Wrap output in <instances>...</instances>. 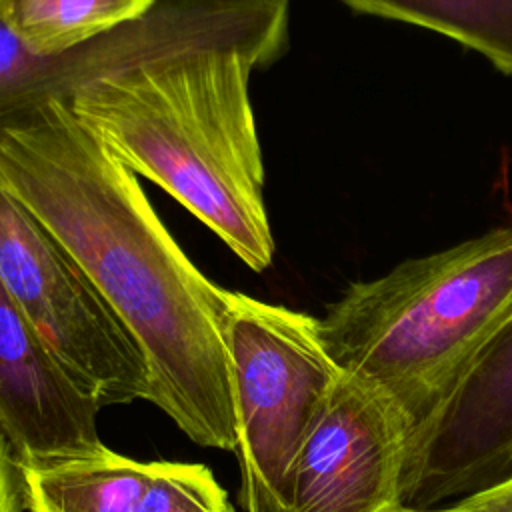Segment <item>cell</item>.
I'll return each instance as SVG.
<instances>
[{
    "label": "cell",
    "mask_w": 512,
    "mask_h": 512,
    "mask_svg": "<svg viewBox=\"0 0 512 512\" xmlns=\"http://www.w3.org/2000/svg\"><path fill=\"white\" fill-rule=\"evenodd\" d=\"M0 186L76 258L138 344L150 402L204 448L234 450L224 288L166 230L134 172L52 100L0 132Z\"/></svg>",
    "instance_id": "cell-1"
},
{
    "label": "cell",
    "mask_w": 512,
    "mask_h": 512,
    "mask_svg": "<svg viewBox=\"0 0 512 512\" xmlns=\"http://www.w3.org/2000/svg\"><path fill=\"white\" fill-rule=\"evenodd\" d=\"M282 52L196 48L80 86L68 104L102 148L204 222L248 268L274 258L250 78Z\"/></svg>",
    "instance_id": "cell-2"
},
{
    "label": "cell",
    "mask_w": 512,
    "mask_h": 512,
    "mask_svg": "<svg viewBox=\"0 0 512 512\" xmlns=\"http://www.w3.org/2000/svg\"><path fill=\"white\" fill-rule=\"evenodd\" d=\"M510 314L512 226L350 284L320 334L338 368L388 398L414 436Z\"/></svg>",
    "instance_id": "cell-3"
},
{
    "label": "cell",
    "mask_w": 512,
    "mask_h": 512,
    "mask_svg": "<svg viewBox=\"0 0 512 512\" xmlns=\"http://www.w3.org/2000/svg\"><path fill=\"white\" fill-rule=\"evenodd\" d=\"M228 356L244 512H284L298 452L342 370L320 318L224 290Z\"/></svg>",
    "instance_id": "cell-4"
},
{
    "label": "cell",
    "mask_w": 512,
    "mask_h": 512,
    "mask_svg": "<svg viewBox=\"0 0 512 512\" xmlns=\"http://www.w3.org/2000/svg\"><path fill=\"white\" fill-rule=\"evenodd\" d=\"M0 282L64 372L100 408L150 402L146 360L60 240L0 186Z\"/></svg>",
    "instance_id": "cell-5"
},
{
    "label": "cell",
    "mask_w": 512,
    "mask_h": 512,
    "mask_svg": "<svg viewBox=\"0 0 512 512\" xmlns=\"http://www.w3.org/2000/svg\"><path fill=\"white\" fill-rule=\"evenodd\" d=\"M290 0H160L144 18L86 46L38 54L0 16V132L80 86L164 56L258 44L284 52Z\"/></svg>",
    "instance_id": "cell-6"
},
{
    "label": "cell",
    "mask_w": 512,
    "mask_h": 512,
    "mask_svg": "<svg viewBox=\"0 0 512 512\" xmlns=\"http://www.w3.org/2000/svg\"><path fill=\"white\" fill-rule=\"evenodd\" d=\"M410 436L388 398L342 372L298 452L284 512H402Z\"/></svg>",
    "instance_id": "cell-7"
},
{
    "label": "cell",
    "mask_w": 512,
    "mask_h": 512,
    "mask_svg": "<svg viewBox=\"0 0 512 512\" xmlns=\"http://www.w3.org/2000/svg\"><path fill=\"white\" fill-rule=\"evenodd\" d=\"M512 474V314L412 436L404 508L430 510Z\"/></svg>",
    "instance_id": "cell-8"
},
{
    "label": "cell",
    "mask_w": 512,
    "mask_h": 512,
    "mask_svg": "<svg viewBox=\"0 0 512 512\" xmlns=\"http://www.w3.org/2000/svg\"><path fill=\"white\" fill-rule=\"evenodd\" d=\"M100 410L64 372L0 282V430L18 460L100 448Z\"/></svg>",
    "instance_id": "cell-9"
},
{
    "label": "cell",
    "mask_w": 512,
    "mask_h": 512,
    "mask_svg": "<svg viewBox=\"0 0 512 512\" xmlns=\"http://www.w3.org/2000/svg\"><path fill=\"white\" fill-rule=\"evenodd\" d=\"M28 512H134L154 462L108 446L88 452L18 460Z\"/></svg>",
    "instance_id": "cell-10"
},
{
    "label": "cell",
    "mask_w": 512,
    "mask_h": 512,
    "mask_svg": "<svg viewBox=\"0 0 512 512\" xmlns=\"http://www.w3.org/2000/svg\"><path fill=\"white\" fill-rule=\"evenodd\" d=\"M160 0H6L0 16L38 54L86 46L144 16Z\"/></svg>",
    "instance_id": "cell-11"
},
{
    "label": "cell",
    "mask_w": 512,
    "mask_h": 512,
    "mask_svg": "<svg viewBox=\"0 0 512 512\" xmlns=\"http://www.w3.org/2000/svg\"><path fill=\"white\" fill-rule=\"evenodd\" d=\"M356 12L440 32L512 74V0H342Z\"/></svg>",
    "instance_id": "cell-12"
},
{
    "label": "cell",
    "mask_w": 512,
    "mask_h": 512,
    "mask_svg": "<svg viewBox=\"0 0 512 512\" xmlns=\"http://www.w3.org/2000/svg\"><path fill=\"white\" fill-rule=\"evenodd\" d=\"M134 512H232L228 494L204 464L154 462Z\"/></svg>",
    "instance_id": "cell-13"
},
{
    "label": "cell",
    "mask_w": 512,
    "mask_h": 512,
    "mask_svg": "<svg viewBox=\"0 0 512 512\" xmlns=\"http://www.w3.org/2000/svg\"><path fill=\"white\" fill-rule=\"evenodd\" d=\"M402 512H512V474L496 484L454 500L448 506L430 510L402 508Z\"/></svg>",
    "instance_id": "cell-14"
},
{
    "label": "cell",
    "mask_w": 512,
    "mask_h": 512,
    "mask_svg": "<svg viewBox=\"0 0 512 512\" xmlns=\"http://www.w3.org/2000/svg\"><path fill=\"white\" fill-rule=\"evenodd\" d=\"M24 510V486L18 456L0 430V512Z\"/></svg>",
    "instance_id": "cell-15"
},
{
    "label": "cell",
    "mask_w": 512,
    "mask_h": 512,
    "mask_svg": "<svg viewBox=\"0 0 512 512\" xmlns=\"http://www.w3.org/2000/svg\"><path fill=\"white\" fill-rule=\"evenodd\" d=\"M4 2H6V0H0V6H2V4H4Z\"/></svg>",
    "instance_id": "cell-16"
}]
</instances>
